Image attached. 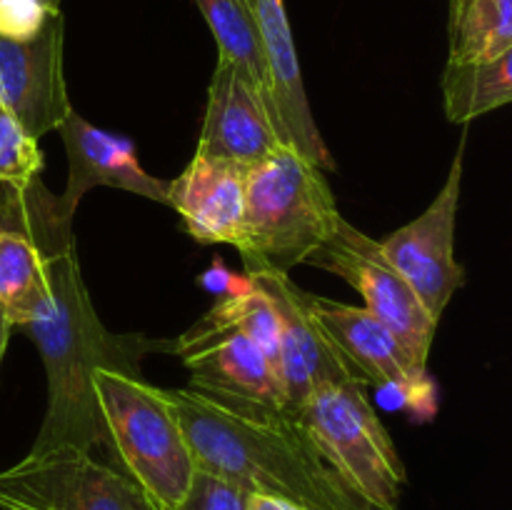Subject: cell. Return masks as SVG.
<instances>
[{
  "label": "cell",
  "mask_w": 512,
  "mask_h": 510,
  "mask_svg": "<svg viewBox=\"0 0 512 510\" xmlns=\"http://www.w3.org/2000/svg\"><path fill=\"white\" fill-rule=\"evenodd\" d=\"M73 218L75 213L65 208L60 195L40 185L38 230L45 248L48 300L23 330L43 355L48 410L30 450L75 445L95 453L100 448L115 463L95 400L93 375L98 368H108L140 378V360L158 343L143 335L110 333L98 318L80 273Z\"/></svg>",
  "instance_id": "1"
},
{
  "label": "cell",
  "mask_w": 512,
  "mask_h": 510,
  "mask_svg": "<svg viewBox=\"0 0 512 510\" xmlns=\"http://www.w3.org/2000/svg\"><path fill=\"white\" fill-rule=\"evenodd\" d=\"M163 395L198 470L243 493L275 495L305 510H378L325 463L293 415L250 418L190 388H163Z\"/></svg>",
  "instance_id": "2"
},
{
  "label": "cell",
  "mask_w": 512,
  "mask_h": 510,
  "mask_svg": "<svg viewBox=\"0 0 512 510\" xmlns=\"http://www.w3.org/2000/svg\"><path fill=\"white\" fill-rule=\"evenodd\" d=\"M340 218L325 170L293 145H280L248 170L243 230L235 248L245 265L288 273L333 235Z\"/></svg>",
  "instance_id": "3"
},
{
  "label": "cell",
  "mask_w": 512,
  "mask_h": 510,
  "mask_svg": "<svg viewBox=\"0 0 512 510\" xmlns=\"http://www.w3.org/2000/svg\"><path fill=\"white\" fill-rule=\"evenodd\" d=\"M93 390L113 445L115 465L140 485L155 508H178L198 468L163 388L135 375L98 368Z\"/></svg>",
  "instance_id": "4"
},
{
  "label": "cell",
  "mask_w": 512,
  "mask_h": 510,
  "mask_svg": "<svg viewBox=\"0 0 512 510\" xmlns=\"http://www.w3.org/2000/svg\"><path fill=\"white\" fill-rule=\"evenodd\" d=\"M325 463L378 510H400L408 473L358 378L323 380L298 413Z\"/></svg>",
  "instance_id": "5"
},
{
  "label": "cell",
  "mask_w": 512,
  "mask_h": 510,
  "mask_svg": "<svg viewBox=\"0 0 512 510\" xmlns=\"http://www.w3.org/2000/svg\"><path fill=\"white\" fill-rule=\"evenodd\" d=\"M0 510H158L125 470L93 450H30L0 470Z\"/></svg>",
  "instance_id": "6"
},
{
  "label": "cell",
  "mask_w": 512,
  "mask_h": 510,
  "mask_svg": "<svg viewBox=\"0 0 512 510\" xmlns=\"http://www.w3.org/2000/svg\"><path fill=\"white\" fill-rule=\"evenodd\" d=\"M305 263L330 270L353 285L365 298V310L383 320L408 353L428 368L438 320L428 313L408 280L390 265L380 240H373L340 218L333 235Z\"/></svg>",
  "instance_id": "7"
},
{
  "label": "cell",
  "mask_w": 512,
  "mask_h": 510,
  "mask_svg": "<svg viewBox=\"0 0 512 510\" xmlns=\"http://www.w3.org/2000/svg\"><path fill=\"white\" fill-rule=\"evenodd\" d=\"M308 308L325 338L363 383L398 395L415 415L435 413V385L428 368L408 353L393 330L370 310L308 293Z\"/></svg>",
  "instance_id": "8"
},
{
  "label": "cell",
  "mask_w": 512,
  "mask_h": 510,
  "mask_svg": "<svg viewBox=\"0 0 512 510\" xmlns=\"http://www.w3.org/2000/svg\"><path fill=\"white\" fill-rule=\"evenodd\" d=\"M465 170V138L433 203L415 220L380 240L383 255L418 293L428 313L440 323L445 308L465 285V268L455 258V220Z\"/></svg>",
  "instance_id": "9"
},
{
  "label": "cell",
  "mask_w": 512,
  "mask_h": 510,
  "mask_svg": "<svg viewBox=\"0 0 512 510\" xmlns=\"http://www.w3.org/2000/svg\"><path fill=\"white\" fill-rule=\"evenodd\" d=\"M245 273L255 285L270 295L280 318V365L278 380L285 408L298 418L310 390L323 380L358 378L343 355L335 350L315 323L308 308V293L300 290L288 273L268 265H245ZM360 380V378H358Z\"/></svg>",
  "instance_id": "10"
},
{
  "label": "cell",
  "mask_w": 512,
  "mask_h": 510,
  "mask_svg": "<svg viewBox=\"0 0 512 510\" xmlns=\"http://www.w3.org/2000/svg\"><path fill=\"white\" fill-rule=\"evenodd\" d=\"M63 15L30 38L0 35V105L33 138L60 128L70 108L63 78Z\"/></svg>",
  "instance_id": "11"
},
{
  "label": "cell",
  "mask_w": 512,
  "mask_h": 510,
  "mask_svg": "<svg viewBox=\"0 0 512 510\" xmlns=\"http://www.w3.org/2000/svg\"><path fill=\"white\" fill-rule=\"evenodd\" d=\"M280 145H285L283 138L253 80L238 65L218 58L195 153L230 160L250 170L270 158Z\"/></svg>",
  "instance_id": "12"
},
{
  "label": "cell",
  "mask_w": 512,
  "mask_h": 510,
  "mask_svg": "<svg viewBox=\"0 0 512 510\" xmlns=\"http://www.w3.org/2000/svg\"><path fill=\"white\" fill-rule=\"evenodd\" d=\"M180 360L190 370L188 388L223 408L250 418L290 415L275 368L263 348L248 335L235 333L230 338L215 340Z\"/></svg>",
  "instance_id": "13"
},
{
  "label": "cell",
  "mask_w": 512,
  "mask_h": 510,
  "mask_svg": "<svg viewBox=\"0 0 512 510\" xmlns=\"http://www.w3.org/2000/svg\"><path fill=\"white\" fill-rule=\"evenodd\" d=\"M43 180L15 188L0 183V310L15 328L40 313L48 300L45 248L38 230Z\"/></svg>",
  "instance_id": "14"
},
{
  "label": "cell",
  "mask_w": 512,
  "mask_h": 510,
  "mask_svg": "<svg viewBox=\"0 0 512 510\" xmlns=\"http://www.w3.org/2000/svg\"><path fill=\"white\" fill-rule=\"evenodd\" d=\"M58 133L63 135L68 153V183L60 200L70 213L78 210L88 190L100 185L170 205V180L145 173L130 140L95 128L75 110H70L68 118L60 123Z\"/></svg>",
  "instance_id": "15"
},
{
  "label": "cell",
  "mask_w": 512,
  "mask_h": 510,
  "mask_svg": "<svg viewBox=\"0 0 512 510\" xmlns=\"http://www.w3.org/2000/svg\"><path fill=\"white\" fill-rule=\"evenodd\" d=\"M260 40H263L265 65H268L270 90H273V120L285 145L313 160L318 168L333 170L335 163L323 143L308 95H305L303 70L295 50L293 30L283 0H253Z\"/></svg>",
  "instance_id": "16"
},
{
  "label": "cell",
  "mask_w": 512,
  "mask_h": 510,
  "mask_svg": "<svg viewBox=\"0 0 512 510\" xmlns=\"http://www.w3.org/2000/svg\"><path fill=\"white\" fill-rule=\"evenodd\" d=\"M245 180L243 165L195 153L188 168L170 180V208L198 243L235 245L243 230Z\"/></svg>",
  "instance_id": "17"
},
{
  "label": "cell",
  "mask_w": 512,
  "mask_h": 510,
  "mask_svg": "<svg viewBox=\"0 0 512 510\" xmlns=\"http://www.w3.org/2000/svg\"><path fill=\"white\" fill-rule=\"evenodd\" d=\"M248 335L250 340L263 348L270 365L278 375L280 365V318L275 303L260 285L250 280V288L243 293L220 298L188 333H183L175 343V353L183 355L195 353L215 340L230 338V335Z\"/></svg>",
  "instance_id": "18"
},
{
  "label": "cell",
  "mask_w": 512,
  "mask_h": 510,
  "mask_svg": "<svg viewBox=\"0 0 512 510\" xmlns=\"http://www.w3.org/2000/svg\"><path fill=\"white\" fill-rule=\"evenodd\" d=\"M195 5L213 30L215 43H218V58L238 65L253 80L273 115V90H270L268 65H265L253 0H195Z\"/></svg>",
  "instance_id": "19"
},
{
  "label": "cell",
  "mask_w": 512,
  "mask_h": 510,
  "mask_svg": "<svg viewBox=\"0 0 512 510\" xmlns=\"http://www.w3.org/2000/svg\"><path fill=\"white\" fill-rule=\"evenodd\" d=\"M512 103V48L478 63H448L443 105L450 123H470Z\"/></svg>",
  "instance_id": "20"
},
{
  "label": "cell",
  "mask_w": 512,
  "mask_h": 510,
  "mask_svg": "<svg viewBox=\"0 0 512 510\" xmlns=\"http://www.w3.org/2000/svg\"><path fill=\"white\" fill-rule=\"evenodd\" d=\"M512 48V0L450 3L448 63H478Z\"/></svg>",
  "instance_id": "21"
},
{
  "label": "cell",
  "mask_w": 512,
  "mask_h": 510,
  "mask_svg": "<svg viewBox=\"0 0 512 510\" xmlns=\"http://www.w3.org/2000/svg\"><path fill=\"white\" fill-rule=\"evenodd\" d=\"M40 170L43 153L38 148V138H33L23 123L0 105V183L23 188L40 178Z\"/></svg>",
  "instance_id": "22"
},
{
  "label": "cell",
  "mask_w": 512,
  "mask_h": 510,
  "mask_svg": "<svg viewBox=\"0 0 512 510\" xmlns=\"http://www.w3.org/2000/svg\"><path fill=\"white\" fill-rule=\"evenodd\" d=\"M60 15V0H0V35L30 38Z\"/></svg>",
  "instance_id": "23"
},
{
  "label": "cell",
  "mask_w": 512,
  "mask_h": 510,
  "mask_svg": "<svg viewBox=\"0 0 512 510\" xmlns=\"http://www.w3.org/2000/svg\"><path fill=\"white\" fill-rule=\"evenodd\" d=\"M245 498L248 493L230 485L228 480L198 470L188 495L175 510H245Z\"/></svg>",
  "instance_id": "24"
},
{
  "label": "cell",
  "mask_w": 512,
  "mask_h": 510,
  "mask_svg": "<svg viewBox=\"0 0 512 510\" xmlns=\"http://www.w3.org/2000/svg\"><path fill=\"white\" fill-rule=\"evenodd\" d=\"M203 285L210 290V293L228 298V295H238L243 293L245 288H250V278L248 275L238 278V275L230 273L220 260H215V263L210 265L208 273L203 275Z\"/></svg>",
  "instance_id": "25"
},
{
  "label": "cell",
  "mask_w": 512,
  "mask_h": 510,
  "mask_svg": "<svg viewBox=\"0 0 512 510\" xmlns=\"http://www.w3.org/2000/svg\"><path fill=\"white\" fill-rule=\"evenodd\" d=\"M245 510H305L300 505L290 503L285 498H275V495H263V493H248L245 498Z\"/></svg>",
  "instance_id": "26"
},
{
  "label": "cell",
  "mask_w": 512,
  "mask_h": 510,
  "mask_svg": "<svg viewBox=\"0 0 512 510\" xmlns=\"http://www.w3.org/2000/svg\"><path fill=\"white\" fill-rule=\"evenodd\" d=\"M15 325L10 323L8 315L0 310V363H3V355H5V348H8V340H10V330H13Z\"/></svg>",
  "instance_id": "27"
},
{
  "label": "cell",
  "mask_w": 512,
  "mask_h": 510,
  "mask_svg": "<svg viewBox=\"0 0 512 510\" xmlns=\"http://www.w3.org/2000/svg\"><path fill=\"white\" fill-rule=\"evenodd\" d=\"M450 3H455V0H450Z\"/></svg>",
  "instance_id": "28"
}]
</instances>
